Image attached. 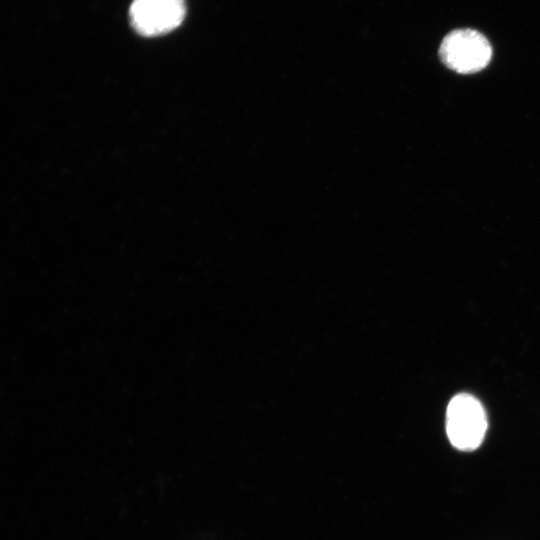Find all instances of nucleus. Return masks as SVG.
<instances>
[{"mask_svg": "<svg viewBox=\"0 0 540 540\" xmlns=\"http://www.w3.org/2000/svg\"><path fill=\"white\" fill-rule=\"evenodd\" d=\"M445 429L450 444L457 450L478 449L488 429V418L481 402L472 394L454 395L448 403Z\"/></svg>", "mask_w": 540, "mask_h": 540, "instance_id": "obj_1", "label": "nucleus"}, {"mask_svg": "<svg viewBox=\"0 0 540 540\" xmlns=\"http://www.w3.org/2000/svg\"><path fill=\"white\" fill-rule=\"evenodd\" d=\"M439 56L451 70L461 74H471L488 65L492 57V47L480 32L472 29H457L444 37Z\"/></svg>", "mask_w": 540, "mask_h": 540, "instance_id": "obj_2", "label": "nucleus"}, {"mask_svg": "<svg viewBox=\"0 0 540 540\" xmlns=\"http://www.w3.org/2000/svg\"><path fill=\"white\" fill-rule=\"evenodd\" d=\"M184 0H133L129 19L133 29L145 37L167 34L183 22Z\"/></svg>", "mask_w": 540, "mask_h": 540, "instance_id": "obj_3", "label": "nucleus"}]
</instances>
